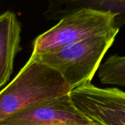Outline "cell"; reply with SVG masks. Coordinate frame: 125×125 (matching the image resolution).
I'll use <instances>...</instances> for the list:
<instances>
[{"instance_id":"6da1fadb","label":"cell","mask_w":125,"mask_h":125,"mask_svg":"<svg viewBox=\"0 0 125 125\" xmlns=\"http://www.w3.org/2000/svg\"><path fill=\"white\" fill-rule=\"evenodd\" d=\"M70 91L58 71L29 58L12 82L0 91V124L10 116Z\"/></svg>"},{"instance_id":"7a4b0ae2","label":"cell","mask_w":125,"mask_h":125,"mask_svg":"<svg viewBox=\"0 0 125 125\" xmlns=\"http://www.w3.org/2000/svg\"><path fill=\"white\" fill-rule=\"evenodd\" d=\"M119 31V29H116L48 54L31 56L30 58L58 71L72 91L86 83H91Z\"/></svg>"},{"instance_id":"3957f363","label":"cell","mask_w":125,"mask_h":125,"mask_svg":"<svg viewBox=\"0 0 125 125\" xmlns=\"http://www.w3.org/2000/svg\"><path fill=\"white\" fill-rule=\"evenodd\" d=\"M115 17L111 13L92 9H82L64 16L34 40L31 56L48 54L81 40L116 29Z\"/></svg>"},{"instance_id":"277c9868","label":"cell","mask_w":125,"mask_h":125,"mask_svg":"<svg viewBox=\"0 0 125 125\" xmlns=\"http://www.w3.org/2000/svg\"><path fill=\"white\" fill-rule=\"evenodd\" d=\"M70 97L76 108L97 125H125V91L86 83L73 89Z\"/></svg>"},{"instance_id":"5b68a950","label":"cell","mask_w":125,"mask_h":125,"mask_svg":"<svg viewBox=\"0 0 125 125\" xmlns=\"http://www.w3.org/2000/svg\"><path fill=\"white\" fill-rule=\"evenodd\" d=\"M0 125H97L76 108L68 94L10 116Z\"/></svg>"},{"instance_id":"8992f818","label":"cell","mask_w":125,"mask_h":125,"mask_svg":"<svg viewBox=\"0 0 125 125\" xmlns=\"http://www.w3.org/2000/svg\"><path fill=\"white\" fill-rule=\"evenodd\" d=\"M82 9L111 13L116 15L114 28L125 25V0H49L45 15L48 19H61Z\"/></svg>"},{"instance_id":"52a82bcc","label":"cell","mask_w":125,"mask_h":125,"mask_svg":"<svg viewBox=\"0 0 125 125\" xmlns=\"http://www.w3.org/2000/svg\"><path fill=\"white\" fill-rule=\"evenodd\" d=\"M21 24L15 14L7 11L0 15V88L12 71L21 40Z\"/></svg>"},{"instance_id":"ba28073f","label":"cell","mask_w":125,"mask_h":125,"mask_svg":"<svg viewBox=\"0 0 125 125\" xmlns=\"http://www.w3.org/2000/svg\"><path fill=\"white\" fill-rule=\"evenodd\" d=\"M98 77L103 85L125 87V55L110 56L100 65Z\"/></svg>"}]
</instances>
